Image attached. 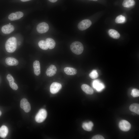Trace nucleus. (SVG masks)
<instances>
[{
  "instance_id": "obj_1",
  "label": "nucleus",
  "mask_w": 139,
  "mask_h": 139,
  "mask_svg": "<svg viewBox=\"0 0 139 139\" xmlns=\"http://www.w3.org/2000/svg\"><path fill=\"white\" fill-rule=\"evenodd\" d=\"M16 47L17 40L15 37H11L7 40L5 44V48L7 52L10 53L14 52Z\"/></svg>"
},
{
  "instance_id": "obj_2",
  "label": "nucleus",
  "mask_w": 139,
  "mask_h": 139,
  "mask_svg": "<svg viewBox=\"0 0 139 139\" xmlns=\"http://www.w3.org/2000/svg\"><path fill=\"white\" fill-rule=\"evenodd\" d=\"M70 47L72 51L77 55L81 54L84 50L83 44L79 41H75L73 42L71 44Z\"/></svg>"
},
{
  "instance_id": "obj_3",
  "label": "nucleus",
  "mask_w": 139,
  "mask_h": 139,
  "mask_svg": "<svg viewBox=\"0 0 139 139\" xmlns=\"http://www.w3.org/2000/svg\"><path fill=\"white\" fill-rule=\"evenodd\" d=\"M47 113L46 110L44 109H40L36 115L35 117L36 121L38 123L43 122L47 116Z\"/></svg>"
},
{
  "instance_id": "obj_4",
  "label": "nucleus",
  "mask_w": 139,
  "mask_h": 139,
  "mask_svg": "<svg viewBox=\"0 0 139 139\" xmlns=\"http://www.w3.org/2000/svg\"><path fill=\"white\" fill-rule=\"evenodd\" d=\"M92 24L91 21L89 19H85L80 22L78 24V28L80 30H85L89 28Z\"/></svg>"
},
{
  "instance_id": "obj_5",
  "label": "nucleus",
  "mask_w": 139,
  "mask_h": 139,
  "mask_svg": "<svg viewBox=\"0 0 139 139\" xmlns=\"http://www.w3.org/2000/svg\"><path fill=\"white\" fill-rule=\"evenodd\" d=\"M49 29V26L47 23L42 22L39 24L37 27V30L38 32L43 33L47 32Z\"/></svg>"
},
{
  "instance_id": "obj_6",
  "label": "nucleus",
  "mask_w": 139,
  "mask_h": 139,
  "mask_svg": "<svg viewBox=\"0 0 139 139\" xmlns=\"http://www.w3.org/2000/svg\"><path fill=\"white\" fill-rule=\"evenodd\" d=\"M20 106L25 112H29L31 110L30 103L25 98L22 99L20 101Z\"/></svg>"
},
{
  "instance_id": "obj_7",
  "label": "nucleus",
  "mask_w": 139,
  "mask_h": 139,
  "mask_svg": "<svg viewBox=\"0 0 139 139\" xmlns=\"http://www.w3.org/2000/svg\"><path fill=\"white\" fill-rule=\"evenodd\" d=\"M119 127L122 131L125 132L128 131L131 128V125L127 121L125 120H122L119 123Z\"/></svg>"
},
{
  "instance_id": "obj_8",
  "label": "nucleus",
  "mask_w": 139,
  "mask_h": 139,
  "mask_svg": "<svg viewBox=\"0 0 139 139\" xmlns=\"http://www.w3.org/2000/svg\"><path fill=\"white\" fill-rule=\"evenodd\" d=\"M92 85L93 88L99 92L101 91L105 88L104 84L98 80L93 81Z\"/></svg>"
},
{
  "instance_id": "obj_9",
  "label": "nucleus",
  "mask_w": 139,
  "mask_h": 139,
  "mask_svg": "<svg viewBox=\"0 0 139 139\" xmlns=\"http://www.w3.org/2000/svg\"><path fill=\"white\" fill-rule=\"evenodd\" d=\"M62 85L60 83L54 82L51 84L50 87V91L51 93L53 94L57 93L61 89Z\"/></svg>"
},
{
  "instance_id": "obj_10",
  "label": "nucleus",
  "mask_w": 139,
  "mask_h": 139,
  "mask_svg": "<svg viewBox=\"0 0 139 139\" xmlns=\"http://www.w3.org/2000/svg\"><path fill=\"white\" fill-rule=\"evenodd\" d=\"M23 16V13L20 11L17 12L11 13L8 16V18L11 21H14L20 19Z\"/></svg>"
},
{
  "instance_id": "obj_11",
  "label": "nucleus",
  "mask_w": 139,
  "mask_h": 139,
  "mask_svg": "<svg viewBox=\"0 0 139 139\" xmlns=\"http://www.w3.org/2000/svg\"><path fill=\"white\" fill-rule=\"evenodd\" d=\"M14 26L11 24H7L3 26L1 28L2 32L5 34H9L14 30Z\"/></svg>"
},
{
  "instance_id": "obj_12",
  "label": "nucleus",
  "mask_w": 139,
  "mask_h": 139,
  "mask_svg": "<svg viewBox=\"0 0 139 139\" xmlns=\"http://www.w3.org/2000/svg\"><path fill=\"white\" fill-rule=\"evenodd\" d=\"M57 69L56 66L53 65H50L47 69L46 74L48 76H54L56 73Z\"/></svg>"
},
{
  "instance_id": "obj_13",
  "label": "nucleus",
  "mask_w": 139,
  "mask_h": 139,
  "mask_svg": "<svg viewBox=\"0 0 139 139\" xmlns=\"http://www.w3.org/2000/svg\"><path fill=\"white\" fill-rule=\"evenodd\" d=\"M34 72V74L36 76L39 75L40 73V63L37 60L35 61L33 64Z\"/></svg>"
},
{
  "instance_id": "obj_14",
  "label": "nucleus",
  "mask_w": 139,
  "mask_h": 139,
  "mask_svg": "<svg viewBox=\"0 0 139 139\" xmlns=\"http://www.w3.org/2000/svg\"><path fill=\"white\" fill-rule=\"evenodd\" d=\"M6 63L9 66H16L19 63L18 60L12 57H8L5 60Z\"/></svg>"
},
{
  "instance_id": "obj_15",
  "label": "nucleus",
  "mask_w": 139,
  "mask_h": 139,
  "mask_svg": "<svg viewBox=\"0 0 139 139\" xmlns=\"http://www.w3.org/2000/svg\"><path fill=\"white\" fill-rule=\"evenodd\" d=\"M81 88L82 90L87 94H92L93 93L94 91L93 89L87 84H82Z\"/></svg>"
},
{
  "instance_id": "obj_16",
  "label": "nucleus",
  "mask_w": 139,
  "mask_h": 139,
  "mask_svg": "<svg viewBox=\"0 0 139 139\" xmlns=\"http://www.w3.org/2000/svg\"><path fill=\"white\" fill-rule=\"evenodd\" d=\"M64 71L68 75H74L76 74L77 73L76 70L75 68L66 67L64 68Z\"/></svg>"
},
{
  "instance_id": "obj_17",
  "label": "nucleus",
  "mask_w": 139,
  "mask_h": 139,
  "mask_svg": "<svg viewBox=\"0 0 139 139\" xmlns=\"http://www.w3.org/2000/svg\"><path fill=\"white\" fill-rule=\"evenodd\" d=\"M109 35L111 37L115 39H118L120 37V34L116 30L113 29H110L108 31Z\"/></svg>"
},
{
  "instance_id": "obj_18",
  "label": "nucleus",
  "mask_w": 139,
  "mask_h": 139,
  "mask_svg": "<svg viewBox=\"0 0 139 139\" xmlns=\"http://www.w3.org/2000/svg\"><path fill=\"white\" fill-rule=\"evenodd\" d=\"M8 129L5 125L2 126L0 128V137L2 138L5 137L7 135Z\"/></svg>"
},
{
  "instance_id": "obj_19",
  "label": "nucleus",
  "mask_w": 139,
  "mask_h": 139,
  "mask_svg": "<svg viewBox=\"0 0 139 139\" xmlns=\"http://www.w3.org/2000/svg\"><path fill=\"white\" fill-rule=\"evenodd\" d=\"M93 125V123L91 121L88 122H84L82 125L83 128L85 130L90 131L92 130Z\"/></svg>"
},
{
  "instance_id": "obj_20",
  "label": "nucleus",
  "mask_w": 139,
  "mask_h": 139,
  "mask_svg": "<svg viewBox=\"0 0 139 139\" xmlns=\"http://www.w3.org/2000/svg\"><path fill=\"white\" fill-rule=\"evenodd\" d=\"M46 41L49 49H52L55 47L56 43L54 40L53 39L48 38L46 39Z\"/></svg>"
},
{
  "instance_id": "obj_21",
  "label": "nucleus",
  "mask_w": 139,
  "mask_h": 139,
  "mask_svg": "<svg viewBox=\"0 0 139 139\" xmlns=\"http://www.w3.org/2000/svg\"><path fill=\"white\" fill-rule=\"evenodd\" d=\"M135 3L134 0H124L122 5L124 7L129 8L134 5Z\"/></svg>"
},
{
  "instance_id": "obj_22",
  "label": "nucleus",
  "mask_w": 139,
  "mask_h": 139,
  "mask_svg": "<svg viewBox=\"0 0 139 139\" xmlns=\"http://www.w3.org/2000/svg\"><path fill=\"white\" fill-rule=\"evenodd\" d=\"M130 110L137 114H139V105L137 103L131 104L129 107Z\"/></svg>"
},
{
  "instance_id": "obj_23",
  "label": "nucleus",
  "mask_w": 139,
  "mask_h": 139,
  "mask_svg": "<svg viewBox=\"0 0 139 139\" xmlns=\"http://www.w3.org/2000/svg\"><path fill=\"white\" fill-rule=\"evenodd\" d=\"M126 21L125 17L121 15H119L116 17L115 20V22L117 23H124Z\"/></svg>"
},
{
  "instance_id": "obj_24",
  "label": "nucleus",
  "mask_w": 139,
  "mask_h": 139,
  "mask_svg": "<svg viewBox=\"0 0 139 139\" xmlns=\"http://www.w3.org/2000/svg\"><path fill=\"white\" fill-rule=\"evenodd\" d=\"M39 47L42 49L46 50L48 48L46 41L41 40L39 41L38 44Z\"/></svg>"
},
{
  "instance_id": "obj_25",
  "label": "nucleus",
  "mask_w": 139,
  "mask_h": 139,
  "mask_svg": "<svg viewBox=\"0 0 139 139\" xmlns=\"http://www.w3.org/2000/svg\"><path fill=\"white\" fill-rule=\"evenodd\" d=\"M89 75L91 79H95L98 77L99 75L97 70H94L89 74Z\"/></svg>"
},
{
  "instance_id": "obj_26",
  "label": "nucleus",
  "mask_w": 139,
  "mask_h": 139,
  "mask_svg": "<svg viewBox=\"0 0 139 139\" xmlns=\"http://www.w3.org/2000/svg\"><path fill=\"white\" fill-rule=\"evenodd\" d=\"M131 95L134 97H136L139 96V90L136 89H132L131 93Z\"/></svg>"
},
{
  "instance_id": "obj_27",
  "label": "nucleus",
  "mask_w": 139,
  "mask_h": 139,
  "mask_svg": "<svg viewBox=\"0 0 139 139\" xmlns=\"http://www.w3.org/2000/svg\"><path fill=\"white\" fill-rule=\"evenodd\" d=\"M10 86L13 90H16L18 89L17 84L14 82L9 83Z\"/></svg>"
},
{
  "instance_id": "obj_28",
  "label": "nucleus",
  "mask_w": 139,
  "mask_h": 139,
  "mask_svg": "<svg viewBox=\"0 0 139 139\" xmlns=\"http://www.w3.org/2000/svg\"><path fill=\"white\" fill-rule=\"evenodd\" d=\"M6 78L9 83L14 82V79L12 76L10 74H8L6 76Z\"/></svg>"
},
{
  "instance_id": "obj_29",
  "label": "nucleus",
  "mask_w": 139,
  "mask_h": 139,
  "mask_svg": "<svg viewBox=\"0 0 139 139\" xmlns=\"http://www.w3.org/2000/svg\"><path fill=\"white\" fill-rule=\"evenodd\" d=\"M92 139H104L105 138L102 135H96L93 136L92 138Z\"/></svg>"
},
{
  "instance_id": "obj_30",
  "label": "nucleus",
  "mask_w": 139,
  "mask_h": 139,
  "mask_svg": "<svg viewBox=\"0 0 139 139\" xmlns=\"http://www.w3.org/2000/svg\"><path fill=\"white\" fill-rule=\"evenodd\" d=\"M50 2L52 3H54L56 2L58 0H48Z\"/></svg>"
},
{
  "instance_id": "obj_31",
  "label": "nucleus",
  "mask_w": 139,
  "mask_h": 139,
  "mask_svg": "<svg viewBox=\"0 0 139 139\" xmlns=\"http://www.w3.org/2000/svg\"><path fill=\"white\" fill-rule=\"evenodd\" d=\"M21 1L23 2H27L28 1H30L31 0H20Z\"/></svg>"
},
{
  "instance_id": "obj_32",
  "label": "nucleus",
  "mask_w": 139,
  "mask_h": 139,
  "mask_svg": "<svg viewBox=\"0 0 139 139\" xmlns=\"http://www.w3.org/2000/svg\"><path fill=\"white\" fill-rule=\"evenodd\" d=\"M2 114V112L0 110V116H1Z\"/></svg>"
},
{
  "instance_id": "obj_33",
  "label": "nucleus",
  "mask_w": 139,
  "mask_h": 139,
  "mask_svg": "<svg viewBox=\"0 0 139 139\" xmlns=\"http://www.w3.org/2000/svg\"><path fill=\"white\" fill-rule=\"evenodd\" d=\"M89 0L93 1H97L98 0Z\"/></svg>"
},
{
  "instance_id": "obj_34",
  "label": "nucleus",
  "mask_w": 139,
  "mask_h": 139,
  "mask_svg": "<svg viewBox=\"0 0 139 139\" xmlns=\"http://www.w3.org/2000/svg\"><path fill=\"white\" fill-rule=\"evenodd\" d=\"M8 24H11V23H9Z\"/></svg>"
}]
</instances>
